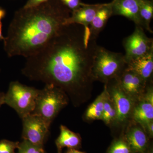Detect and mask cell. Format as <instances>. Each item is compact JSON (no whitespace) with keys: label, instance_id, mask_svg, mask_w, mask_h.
<instances>
[{"label":"cell","instance_id":"6da1fadb","mask_svg":"<svg viewBox=\"0 0 153 153\" xmlns=\"http://www.w3.org/2000/svg\"><path fill=\"white\" fill-rule=\"evenodd\" d=\"M96 40L89 27L65 25L44 48L26 58L22 74L30 80L57 86L75 100L93 80Z\"/></svg>","mask_w":153,"mask_h":153},{"label":"cell","instance_id":"7a4b0ae2","mask_svg":"<svg viewBox=\"0 0 153 153\" xmlns=\"http://www.w3.org/2000/svg\"><path fill=\"white\" fill-rule=\"evenodd\" d=\"M71 13L60 0L17 11L3 41L8 56L35 55L60 33Z\"/></svg>","mask_w":153,"mask_h":153},{"label":"cell","instance_id":"3957f363","mask_svg":"<svg viewBox=\"0 0 153 153\" xmlns=\"http://www.w3.org/2000/svg\"><path fill=\"white\" fill-rule=\"evenodd\" d=\"M124 55L97 46L94 57L91 75L94 80L108 83L117 79L126 68Z\"/></svg>","mask_w":153,"mask_h":153},{"label":"cell","instance_id":"277c9868","mask_svg":"<svg viewBox=\"0 0 153 153\" xmlns=\"http://www.w3.org/2000/svg\"><path fill=\"white\" fill-rule=\"evenodd\" d=\"M67 94L59 88L45 84L39 90L34 111L32 114L42 118L49 126L60 111L68 104Z\"/></svg>","mask_w":153,"mask_h":153},{"label":"cell","instance_id":"5b68a950","mask_svg":"<svg viewBox=\"0 0 153 153\" xmlns=\"http://www.w3.org/2000/svg\"><path fill=\"white\" fill-rule=\"evenodd\" d=\"M39 91L19 81H12L5 94V104L15 110L19 116L23 118L34 111Z\"/></svg>","mask_w":153,"mask_h":153},{"label":"cell","instance_id":"8992f818","mask_svg":"<svg viewBox=\"0 0 153 153\" xmlns=\"http://www.w3.org/2000/svg\"><path fill=\"white\" fill-rule=\"evenodd\" d=\"M127 63L131 60L143 56L153 49L152 38H148L144 29L136 26L133 33L125 38L123 41Z\"/></svg>","mask_w":153,"mask_h":153},{"label":"cell","instance_id":"52a82bcc","mask_svg":"<svg viewBox=\"0 0 153 153\" xmlns=\"http://www.w3.org/2000/svg\"><path fill=\"white\" fill-rule=\"evenodd\" d=\"M22 119L23 140L44 147L45 140L49 134L50 126L42 118L33 114L28 115Z\"/></svg>","mask_w":153,"mask_h":153},{"label":"cell","instance_id":"ba28073f","mask_svg":"<svg viewBox=\"0 0 153 153\" xmlns=\"http://www.w3.org/2000/svg\"><path fill=\"white\" fill-rule=\"evenodd\" d=\"M114 82L108 88L116 110V120L122 122L128 117L132 108L133 102L128 95L121 88L117 79H114Z\"/></svg>","mask_w":153,"mask_h":153},{"label":"cell","instance_id":"9c48e42d","mask_svg":"<svg viewBox=\"0 0 153 153\" xmlns=\"http://www.w3.org/2000/svg\"><path fill=\"white\" fill-rule=\"evenodd\" d=\"M140 2L141 0H113L111 2L112 16H123L144 29L140 16Z\"/></svg>","mask_w":153,"mask_h":153},{"label":"cell","instance_id":"30bf717a","mask_svg":"<svg viewBox=\"0 0 153 153\" xmlns=\"http://www.w3.org/2000/svg\"><path fill=\"white\" fill-rule=\"evenodd\" d=\"M126 69L134 72L147 83L152 75L153 49L143 56L130 61Z\"/></svg>","mask_w":153,"mask_h":153},{"label":"cell","instance_id":"8fae6325","mask_svg":"<svg viewBox=\"0 0 153 153\" xmlns=\"http://www.w3.org/2000/svg\"><path fill=\"white\" fill-rule=\"evenodd\" d=\"M102 4H86L71 12V16L66 19L64 25L78 24L89 27Z\"/></svg>","mask_w":153,"mask_h":153},{"label":"cell","instance_id":"7c38bea8","mask_svg":"<svg viewBox=\"0 0 153 153\" xmlns=\"http://www.w3.org/2000/svg\"><path fill=\"white\" fill-rule=\"evenodd\" d=\"M117 79L121 88L129 95H138L147 84L137 74L126 69Z\"/></svg>","mask_w":153,"mask_h":153},{"label":"cell","instance_id":"4fadbf2b","mask_svg":"<svg viewBox=\"0 0 153 153\" xmlns=\"http://www.w3.org/2000/svg\"><path fill=\"white\" fill-rule=\"evenodd\" d=\"M112 16V3L102 4L89 26L90 35L96 39L104 29L108 19Z\"/></svg>","mask_w":153,"mask_h":153},{"label":"cell","instance_id":"5bb4252c","mask_svg":"<svg viewBox=\"0 0 153 153\" xmlns=\"http://www.w3.org/2000/svg\"><path fill=\"white\" fill-rule=\"evenodd\" d=\"M127 143L134 153H145L148 147L146 134L142 129L135 127L130 130L126 135Z\"/></svg>","mask_w":153,"mask_h":153},{"label":"cell","instance_id":"9a60e30c","mask_svg":"<svg viewBox=\"0 0 153 153\" xmlns=\"http://www.w3.org/2000/svg\"><path fill=\"white\" fill-rule=\"evenodd\" d=\"M60 134L55 141L58 153H61L63 148L76 149L81 143V139L78 134L71 131L65 126L60 127Z\"/></svg>","mask_w":153,"mask_h":153},{"label":"cell","instance_id":"2e32d148","mask_svg":"<svg viewBox=\"0 0 153 153\" xmlns=\"http://www.w3.org/2000/svg\"><path fill=\"white\" fill-rule=\"evenodd\" d=\"M147 95L145 100L135 108L133 113L134 120L143 125L153 119V97Z\"/></svg>","mask_w":153,"mask_h":153},{"label":"cell","instance_id":"e0dca14e","mask_svg":"<svg viewBox=\"0 0 153 153\" xmlns=\"http://www.w3.org/2000/svg\"><path fill=\"white\" fill-rule=\"evenodd\" d=\"M107 91V88L105 85L103 92L99 96L95 101L88 108L85 113V117L87 119L92 120L102 119Z\"/></svg>","mask_w":153,"mask_h":153},{"label":"cell","instance_id":"ac0fdd59","mask_svg":"<svg viewBox=\"0 0 153 153\" xmlns=\"http://www.w3.org/2000/svg\"><path fill=\"white\" fill-rule=\"evenodd\" d=\"M140 16L144 29L153 33L150 25L153 17V2L152 0H141Z\"/></svg>","mask_w":153,"mask_h":153},{"label":"cell","instance_id":"d6986e66","mask_svg":"<svg viewBox=\"0 0 153 153\" xmlns=\"http://www.w3.org/2000/svg\"><path fill=\"white\" fill-rule=\"evenodd\" d=\"M117 112L113 101L108 90L107 91L105 99L104 108L102 119L107 124L116 120Z\"/></svg>","mask_w":153,"mask_h":153},{"label":"cell","instance_id":"ffe728a7","mask_svg":"<svg viewBox=\"0 0 153 153\" xmlns=\"http://www.w3.org/2000/svg\"><path fill=\"white\" fill-rule=\"evenodd\" d=\"M17 153H46L44 147L33 144L27 141L23 140L19 143Z\"/></svg>","mask_w":153,"mask_h":153},{"label":"cell","instance_id":"44dd1931","mask_svg":"<svg viewBox=\"0 0 153 153\" xmlns=\"http://www.w3.org/2000/svg\"><path fill=\"white\" fill-rule=\"evenodd\" d=\"M128 144L122 140L114 142L110 148L108 153H132Z\"/></svg>","mask_w":153,"mask_h":153},{"label":"cell","instance_id":"7402d4cb","mask_svg":"<svg viewBox=\"0 0 153 153\" xmlns=\"http://www.w3.org/2000/svg\"><path fill=\"white\" fill-rule=\"evenodd\" d=\"M19 142L4 139L0 141V153H16L19 147Z\"/></svg>","mask_w":153,"mask_h":153},{"label":"cell","instance_id":"603a6c76","mask_svg":"<svg viewBox=\"0 0 153 153\" xmlns=\"http://www.w3.org/2000/svg\"><path fill=\"white\" fill-rule=\"evenodd\" d=\"M60 2L71 12L84 6L85 3L81 0H60Z\"/></svg>","mask_w":153,"mask_h":153},{"label":"cell","instance_id":"cb8c5ba5","mask_svg":"<svg viewBox=\"0 0 153 153\" xmlns=\"http://www.w3.org/2000/svg\"><path fill=\"white\" fill-rule=\"evenodd\" d=\"M49 1L50 0H28L26 4L23 7L25 8L34 7Z\"/></svg>","mask_w":153,"mask_h":153},{"label":"cell","instance_id":"d4e9b609","mask_svg":"<svg viewBox=\"0 0 153 153\" xmlns=\"http://www.w3.org/2000/svg\"><path fill=\"white\" fill-rule=\"evenodd\" d=\"M6 15V11L3 9L2 8L0 7V41H4V37L3 36L2 33V20L4 18Z\"/></svg>","mask_w":153,"mask_h":153},{"label":"cell","instance_id":"484cf974","mask_svg":"<svg viewBox=\"0 0 153 153\" xmlns=\"http://www.w3.org/2000/svg\"><path fill=\"white\" fill-rule=\"evenodd\" d=\"M144 126L146 127V129L147 130L148 133L151 136H152L153 134V123L152 121L146 124Z\"/></svg>","mask_w":153,"mask_h":153},{"label":"cell","instance_id":"4316f807","mask_svg":"<svg viewBox=\"0 0 153 153\" xmlns=\"http://www.w3.org/2000/svg\"><path fill=\"white\" fill-rule=\"evenodd\" d=\"M5 93L0 91V108L3 104H5Z\"/></svg>","mask_w":153,"mask_h":153},{"label":"cell","instance_id":"83f0119b","mask_svg":"<svg viewBox=\"0 0 153 153\" xmlns=\"http://www.w3.org/2000/svg\"><path fill=\"white\" fill-rule=\"evenodd\" d=\"M66 153H84L82 152L77 150L76 149H69L66 152Z\"/></svg>","mask_w":153,"mask_h":153},{"label":"cell","instance_id":"f1b7e54d","mask_svg":"<svg viewBox=\"0 0 153 153\" xmlns=\"http://www.w3.org/2000/svg\"><path fill=\"white\" fill-rule=\"evenodd\" d=\"M46 153H47V152H46Z\"/></svg>","mask_w":153,"mask_h":153}]
</instances>
